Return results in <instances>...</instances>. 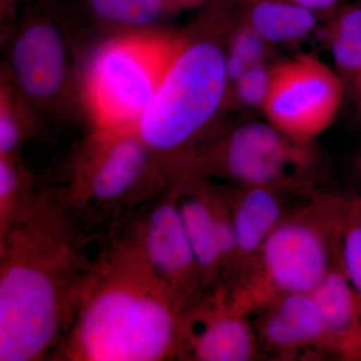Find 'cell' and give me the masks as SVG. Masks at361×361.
<instances>
[{
  "label": "cell",
  "mask_w": 361,
  "mask_h": 361,
  "mask_svg": "<svg viewBox=\"0 0 361 361\" xmlns=\"http://www.w3.org/2000/svg\"><path fill=\"white\" fill-rule=\"evenodd\" d=\"M350 196L316 191L272 232L230 302L251 315L280 297L313 293L341 265L342 232Z\"/></svg>",
  "instance_id": "6da1fadb"
},
{
  "label": "cell",
  "mask_w": 361,
  "mask_h": 361,
  "mask_svg": "<svg viewBox=\"0 0 361 361\" xmlns=\"http://www.w3.org/2000/svg\"><path fill=\"white\" fill-rule=\"evenodd\" d=\"M188 40L164 30H142L99 47L84 80L85 103L99 130L137 129Z\"/></svg>",
  "instance_id": "7a4b0ae2"
},
{
  "label": "cell",
  "mask_w": 361,
  "mask_h": 361,
  "mask_svg": "<svg viewBox=\"0 0 361 361\" xmlns=\"http://www.w3.org/2000/svg\"><path fill=\"white\" fill-rule=\"evenodd\" d=\"M230 90L226 51L211 39H189L137 123L151 149L177 151L213 122Z\"/></svg>",
  "instance_id": "3957f363"
},
{
  "label": "cell",
  "mask_w": 361,
  "mask_h": 361,
  "mask_svg": "<svg viewBox=\"0 0 361 361\" xmlns=\"http://www.w3.org/2000/svg\"><path fill=\"white\" fill-rule=\"evenodd\" d=\"M175 331L172 313L163 304L127 292H111L87 311L80 339L90 360L148 361L167 353Z\"/></svg>",
  "instance_id": "277c9868"
},
{
  "label": "cell",
  "mask_w": 361,
  "mask_h": 361,
  "mask_svg": "<svg viewBox=\"0 0 361 361\" xmlns=\"http://www.w3.org/2000/svg\"><path fill=\"white\" fill-rule=\"evenodd\" d=\"M14 32L4 77L35 111L56 108L71 85L68 42L58 4L30 0Z\"/></svg>",
  "instance_id": "5b68a950"
},
{
  "label": "cell",
  "mask_w": 361,
  "mask_h": 361,
  "mask_svg": "<svg viewBox=\"0 0 361 361\" xmlns=\"http://www.w3.org/2000/svg\"><path fill=\"white\" fill-rule=\"evenodd\" d=\"M213 158L221 174L236 186L315 189L310 179L315 161L312 142L294 139L269 122L239 126Z\"/></svg>",
  "instance_id": "8992f818"
},
{
  "label": "cell",
  "mask_w": 361,
  "mask_h": 361,
  "mask_svg": "<svg viewBox=\"0 0 361 361\" xmlns=\"http://www.w3.org/2000/svg\"><path fill=\"white\" fill-rule=\"evenodd\" d=\"M343 92L341 78L324 61L300 54L272 68L263 111L278 130L312 142L334 123Z\"/></svg>",
  "instance_id": "52a82bcc"
},
{
  "label": "cell",
  "mask_w": 361,
  "mask_h": 361,
  "mask_svg": "<svg viewBox=\"0 0 361 361\" xmlns=\"http://www.w3.org/2000/svg\"><path fill=\"white\" fill-rule=\"evenodd\" d=\"M56 290L44 273L13 266L0 283V360L26 361L42 353L58 329Z\"/></svg>",
  "instance_id": "ba28073f"
},
{
  "label": "cell",
  "mask_w": 361,
  "mask_h": 361,
  "mask_svg": "<svg viewBox=\"0 0 361 361\" xmlns=\"http://www.w3.org/2000/svg\"><path fill=\"white\" fill-rule=\"evenodd\" d=\"M317 191L282 187L236 186L228 198L236 233L232 287L250 269L272 232Z\"/></svg>",
  "instance_id": "9c48e42d"
},
{
  "label": "cell",
  "mask_w": 361,
  "mask_h": 361,
  "mask_svg": "<svg viewBox=\"0 0 361 361\" xmlns=\"http://www.w3.org/2000/svg\"><path fill=\"white\" fill-rule=\"evenodd\" d=\"M332 357L361 361V304L341 265L313 292Z\"/></svg>",
  "instance_id": "30bf717a"
},
{
  "label": "cell",
  "mask_w": 361,
  "mask_h": 361,
  "mask_svg": "<svg viewBox=\"0 0 361 361\" xmlns=\"http://www.w3.org/2000/svg\"><path fill=\"white\" fill-rule=\"evenodd\" d=\"M104 132L108 142L94 161L90 188L97 198L111 200L129 191L145 174L149 147L137 129Z\"/></svg>",
  "instance_id": "8fae6325"
},
{
  "label": "cell",
  "mask_w": 361,
  "mask_h": 361,
  "mask_svg": "<svg viewBox=\"0 0 361 361\" xmlns=\"http://www.w3.org/2000/svg\"><path fill=\"white\" fill-rule=\"evenodd\" d=\"M194 334L195 357L204 361H251L262 357L251 316L226 299L224 306L202 322Z\"/></svg>",
  "instance_id": "7c38bea8"
},
{
  "label": "cell",
  "mask_w": 361,
  "mask_h": 361,
  "mask_svg": "<svg viewBox=\"0 0 361 361\" xmlns=\"http://www.w3.org/2000/svg\"><path fill=\"white\" fill-rule=\"evenodd\" d=\"M147 248L153 264L170 276L188 279L195 269L200 270L179 207L164 205L157 209L149 220Z\"/></svg>",
  "instance_id": "4fadbf2b"
},
{
  "label": "cell",
  "mask_w": 361,
  "mask_h": 361,
  "mask_svg": "<svg viewBox=\"0 0 361 361\" xmlns=\"http://www.w3.org/2000/svg\"><path fill=\"white\" fill-rule=\"evenodd\" d=\"M243 21L268 44H296L310 37L319 14L284 0H242Z\"/></svg>",
  "instance_id": "5bb4252c"
},
{
  "label": "cell",
  "mask_w": 361,
  "mask_h": 361,
  "mask_svg": "<svg viewBox=\"0 0 361 361\" xmlns=\"http://www.w3.org/2000/svg\"><path fill=\"white\" fill-rule=\"evenodd\" d=\"M90 16L102 25L123 32L158 30L178 13L169 0H82Z\"/></svg>",
  "instance_id": "9a60e30c"
},
{
  "label": "cell",
  "mask_w": 361,
  "mask_h": 361,
  "mask_svg": "<svg viewBox=\"0 0 361 361\" xmlns=\"http://www.w3.org/2000/svg\"><path fill=\"white\" fill-rule=\"evenodd\" d=\"M179 211L200 270L208 274L219 272L224 268V261L211 200L191 195L180 203Z\"/></svg>",
  "instance_id": "2e32d148"
},
{
  "label": "cell",
  "mask_w": 361,
  "mask_h": 361,
  "mask_svg": "<svg viewBox=\"0 0 361 361\" xmlns=\"http://www.w3.org/2000/svg\"><path fill=\"white\" fill-rule=\"evenodd\" d=\"M330 16L325 42L334 63L346 75H361V0L342 4Z\"/></svg>",
  "instance_id": "e0dca14e"
},
{
  "label": "cell",
  "mask_w": 361,
  "mask_h": 361,
  "mask_svg": "<svg viewBox=\"0 0 361 361\" xmlns=\"http://www.w3.org/2000/svg\"><path fill=\"white\" fill-rule=\"evenodd\" d=\"M262 357L275 360H314L290 322L272 305L252 313Z\"/></svg>",
  "instance_id": "ac0fdd59"
},
{
  "label": "cell",
  "mask_w": 361,
  "mask_h": 361,
  "mask_svg": "<svg viewBox=\"0 0 361 361\" xmlns=\"http://www.w3.org/2000/svg\"><path fill=\"white\" fill-rule=\"evenodd\" d=\"M290 322L314 360L332 357L322 312L312 293H294L269 304Z\"/></svg>",
  "instance_id": "d6986e66"
},
{
  "label": "cell",
  "mask_w": 361,
  "mask_h": 361,
  "mask_svg": "<svg viewBox=\"0 0 361 361\" xmlns=\"http://www.w3.org/2000/svg\"><path fill=\"white\" fill-rule=\"evenodd\" d=\"M37 116L27 102L2 75L0 92V152L2 157L13 153L20 142L23 130Z\"/></svg>",
  "instance_id": "ffe728a7"
},
{
  "label": "cell",
  "mask_w": 361,
  "mask_h": 361,
  "mask_svg": "<svg viewBox=\"0 0 361 361\" xmlns=\"http://www.w3.org/2000/svg\"><path fill=\"white\" fill-rule=\"evenodd\" d=\"M268 44L250 26L242 21V25L233 35L229 49L226 52L230 85L246 71L265 63Z\"/></svg>",
  "instance_id": "44dd1931"
},
{
  "label": "cell",
  "mask_w": 361,
  "mask_h": 361,
  "mask_svg": "<svg viewBox=\"0 0 361 361\" xmlns=\"http://www.w3.org/2000/svg\"><path fill=\"white\" fill-rule=\"evenodd\" d=\"M341 268L361 304V197L350 196L341 248Z\"/></svg>",
  "instance_id": "7402d4cb"
},
{
  "label": "cell",
  "mask_w": 361,
  "mask_h": 361,
  "mask_svg": "<svg viewBox=\"0 0 361 361\" xmlns=\"http://www.w3.org/2000/svg\"><path fill=\"white\" fill-rule=\"evenodd\" d=\"M272 68L261 63L246 71L230 85L235 99L246 108H262L269 94Z\"/></svg>",
  "instance_id": "603a6c76"
},
{
  "label": "cell",
  "mask_w": 361,
  "mask_h": 361,
  "mask_svg": "<svg viewBox=\"0 0 361 361\" xmlns=\"http://www.w3.org/2000/svg\"><path fill=\"white\" fill-rule=\"evenodd\" d=\"M18 174L16 168L6 157H2L0 161V196L7 198L13 194L16 185H18Z\"/></svg>",
  "instance_id": "cb8c5ba5"
},
{
  "label": "cell",
  "mask_w": 361,
  "mask_h": 361,
  "mask_svg": "<svg viewBox=\"0 0 361 361\" xmlns=\"http://www.w3.org/2000/svg\"><path fill=\"white\" fill-rule=\"evenodd\" d=\"M284 1L310 9L319 16H325V14L331 16L343 4L344 0H284Z\"/></svg>",
  "instance_id": "d4e9b609"
},
{
  "label": "cell",
  "mask_w": 361,
  "mask_h": 361,
  "mask_svg": "<svg viewBox=\"0 0 361 361\" xmlns=\"http://www.w3.org/2000/svg\"><path fill=\"white\" fill-rule=\"evenodd\" d=\"M23 1L30 2V0H0V16H1V26L4 27V33H6L7 30L13 32L18 8Z\"/></svg>",
  "instance_id": "484cf974"
},
{
  "label": "cell",
  "mask_w": 361,
  "mask_h": 361,
  "mask_svg": "<svg viewBox=\"0 0 361 361\" xmlns=\"http://www.w3.org/2000/svg\"><path fill=\"white\" fill-rule=\"evenodd\" d=\"M178 9H192L195 7L201 6L202 4H205L208 0H169Z\"/></svg>",
  "instance_id": "4316f807"
},
{
  "label": "cell",
  "mask_w": 361,
  "mask_h": 361,
  "mask_svg": "<svg viewBox=\"0 0 361 361\" xmlns=\"http://www.w3.org/2000/svg\"><path fill=\"white\" fill-rule=\"evenodd\" d=\"M356 80H357V82H358V89H360V96H361V75H360V77L356 78Z\"/></svg>",
  "instance_id": "83f0119b"
},
{
  "label": "cell",
  "mask_w": 361,
  "mask_h": 361,
  "mask_svg": "<svg viewBox=\"0 0 361 361\" xmlns=\"http://www.w3.org/2000/svg\"><path fill=\"white\" fill-rule=\"evenodd\" d=\"M360 171H361V158H360Z\"/></svg>",
  "instance_id": "f1b7e54d"
}]
</instances>
